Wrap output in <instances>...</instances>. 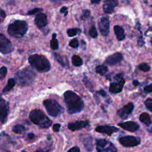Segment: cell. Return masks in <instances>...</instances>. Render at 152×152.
I'll use <instances>...</instances> for the list:
<instances>
[{
	"label": "cell",
	"mask_w": 152,
	"mask_h": 152,
	"mask_svg": "<svg viewBox=\"0 0 152 152\" xmlns=\"http://www.w3.org/2000/svg\"><path fill=\"white\" fill-rule=\"evenodd\" d=\"M138 68L139 69H140L141 71H142L144 72H147L148 71L150 70V66L145 64V63H142V64H140L138 66Z\"/></svg>",
	"instance_id": "30"
},
{
	"label": "cell",
	"mask_w": 152,
	"mask_h": 152,
	"mask_svg": "<svg viewBox=\"0 0 152 152\" xmlns=\"http://www.w3.org/2000/svg\"><path fill=\"white\" fill-rule=\"evenodd\" d=\"M12 131L18 134H23L26 131V128L21 124L16 125L12 128Z\"/></svg>",
	"instance_id": "26"
},
{
	"label": "cell",
	"mask_w": 152,
	"mask_h": 152,
	"mask_svg": "<svg viewBox=\"0 0 152 152\" xmlns=\"http://www.w3.org/2000/svg\"><path fill=\"white\" fill-rule=\"evenodd\" d=\"M52 37V39L50 40V48L53 50H57L59 48V43H58V40L56 39V33H53Z\"/></svg>",
	"instance_id": "25"
},
{
	"label": "cell",
	"mask_w": 152,
	"mask_h": 152,
	"mask_svg": "<svg viewBox=\"0 0 152 152\" xmlns=\"http://www.w3.org/2000/svg\"><path fill=\"white\" fill-rule=\"evenodd\" d=\"M90 11L88 10H84L82 14V15L81 17V18L83 20H86L90 16Z\"/></svg>",
	"instance_id": "36"
},
{
	"label": "cell",
	"mask_w": 152,
	"mask_h": 152,
	"mask_svg": "<svg viewBox=\"0 0 152 152\" xmlns=\"http://www.w3.org/2000/svg\"><path fill=\"white\" fill-rule=\"evenodd\" d=\"M29 118L33 124L43 128H49L52 124L50 119L40 109L32 110L29 113Z\"/></svg>",
	"instance_id": "4"
},
{
	"label": "cell",
	"mask_w": 152,
	"mask_h": 152,
	"mask_svg": "<svg viewBox=\"0 0 152 152\" xmlns=\"http://www.w3.org/2000/svg\"><path fill=\"white\" fill-rule=\"evenodd\" d=\"M27 30L28 25L25 21L15 20L9 24L7 31L11 36L20 38L26 34Z\"/></svg>",
	"instance_id": "5"
},
{
	"label": "cell",
	"mask_w": 152,
	"mask_h": 152,
	"mask_svg": "<svg viewBox=\"0 0 152 152\" xmlns=\"http://www.w3.org/2000/svg\"><path fill=\"white\" fill-rule=\"evenodd\" d=\"M119 142L124 147H131L139 145L141 142V140L138 137L131 135H127L120 137L119 138Z\"/></svg>",
	"instance_id": "7"
},
{
	"label": "cell",
	"mask_w": 152,
	"mask_h": 152,
	"mask_svg": "<svg viewBox=\"0 0 152 152\" xmlns=\"http://www.w3.org/2000/svg\"><path fill=\"white\" fill-rule=\"evenodd\" d=\"M144 91L146 92H152V84L145 87Z\"/></svg>",
	"instance_id": "40"
},
{
	"label": "cell",
	"mask_w": 152,
	"mask_h": 152,
	"mask_svg": "<svg viewBox=\"0 0 152 152\" xmlns=\"http://www.w3.org/2000/svg\"><path fill=\"white\" fill-rule=\"evenodd\" d=\"M151 44H152V40H151Z\"/></svg>",
	"instance_id": "50"
},
{
	"label": "cell",
	"mask_w": 152,
	"mask_h": 152,
	"mask_svg": "<svg viewBox=\"0 0 152 152\" xmlns=\"http://www.w3.org/2000/svg\"><path fill=\"white\" fill-rule=\"evenodd\" d=\"M113 30H114L115 35L116 36V38L119 41H121L125 39V31L124 28L121 26L116 25L114 26Z\"/></svg>",
	"instance_id": "22"
},
{
	"label": "cell",
	"mask_w": 152,
	"mask_h": 152,
	"mask_svg": "<svg viewBox=\"0 0 152 152\" xmlns=\"http://www.w3.org/2000/svg\"><path fill=\"white\" fill-rule=\"evenodd\" d=\"M98 26L100 31L103 36H107L109 34L110 31V21L108 17H102L99 20Z\"/></svg>",
	"instance_id": "9"
},
{
	"label": "cell",
	"mask_w": 152,
	"mask_h": 152,
	"mask_svg": "<svg viewBox=\"0 0 152 152\" xmlns=\"http://www.w3.org/2000/svg\"><path fill=\"white\" fill-rule=\"evenodd\" d=\"M53 56L55 58V59L58 62V63H59L62 66L66 68H68L69 64V61L67 59V58L65 56H63L61 55H59L58 53H55L53 54Z\"/></svg>",
	"instance_id": "21"
},
{
	"label": "cell",
	"mask_w": 152,
	"mask_h": 152,
	"mask_svg": "<svg viewBox=\"0 0 152 152\" xmlns=\"http://www.w3.org/2000/svg\"><path fill=\"white\" fill-rule=\"evenodd\" d=\"M42 11H43V9H42V8H34V9H33V10H31L28 11L27 12V15H31L35 14H36V13L40 12H41Z\"/></svg>",
	"instance_id": "34"
},
{
	"label": "cell",
	"mask_w": 152,
	"mask_h": 152,
	"mask_svg": "<svg viewBox=\"0 0 152 152\" xmlns=\"http://www.w3.org/2000/svg\"><path fill=\"white\" fill-rule=\"evenodd\" d=\"M104 152H118V151H117L116 148L115 147V146H114V147H112L111 148H110V149H109V150H106Z\"/></svg>",
	"instance_id": "42"
},
{
	"label": "cell",
	"mask_w": 152,
	"mask_h": 152,
	"mask_svg": "<svg viewBox=\"0 0 152 152\" xmlns=\"http://www.w3.org/2000/svg\"><path fill=\"white\" fill-rule=\"evenodd\" d=\"M81 29L77 27L75 28H69L67 30L66 33L68 36L69 37H74L76 36L77 34H79L81 32Z\"/></svg>",
	"instance_id": "29"
},
{
	"label": "cell",
	"mask_w": 152,
	"mask_h": 152,
	"mask_svg": "<svg viewBox=\"0 0 152 152\" xmlns=\"http://www.w3.org/2000/svg\"><path fill=\"white\" fill-rule=\"evenodd\" d=\"M138 82L137 81H136V80H134V81H133V84L135 86H137V85H138Z\"/></svg>",
	"instance_id": "47"
},
{
	"label": "cell",
	"mask_w": 152,
	"mask_h": 152,
	"mask_svg": "<svg viewBox=\"0 0 152 152\" xmlns=\"http://www.w3.org/2000/svg\"><path fill=\"white\" fill-rule=\"evenodd\" d=\"M81 140L84 145L85 148L88 151H91L93 148V138L89 135H81Z\"/></svg>",
	"instance_id": "20"
},
{
	"label": "cell",
	"mask_w": 152,
	"mask_h": 152,
	"mask_svg": "<svg viewBox=\"0 0 152 152\" xmlns=\"http://www.w3.org/2000/svg\"><path fill=\"white\" fill-rule=\"evenodd\" d=\"M69 46H71V48H78V46H79V43H78V39H76V38L72 39V40L69 42Z\"/></svg>",
	"instance_id": "32"
},
{
	"label": "cell",
	"mask_w": 152,
	"mask_h": 152,
	"mask_svg": "<svg viewBox=\"0 0 152 152\" xmlns=\"http://www.w3.org/2000/svg\"><path fill=\"white\" fill-rule=\"evenodd\" d=\"M134 106L133 103H129L127 104L124 106L122 108L119 109L117 112L118 116L122 119H126L128 118L129 115L132 113Z\"/></svg>",
	"instance_id": "10"
},
{
	"label": "cell",
	"mask_w": 152,
	"mask_h": 152,
	"mask_svg": "<svg viewBox=\"0 0 152 152\" xmlns=\"http://www.w3.org/2000/svg\"><path fill=\"white\" fill-rule=\"evenodd\" d=\"M116 81V82L110 84L109 90L112 93L116 94L121 92L125 83V80L124 78Z\"/></svg>",
	"instance_id": "13"
},
{
	"label": "cell",
	"mask_w": 152,
	"mask_h": 152,
	"mask_svg": "<svg viewBox=\"0 0 152 152\" xmlns=\"http://www.w3.org/2000/svg\"><path fill=\"white\" fill-rule=\"evenodd\" d=\"M144 104L146 108L148 110H150V112H152V99H147L144 102Z\"/></svg>",
	"instance_id": "33"
},
{
	"label": "cell",
	"mask_w": 152,
	"mask_h": 152,
	"mask_svg": "<svg viewBox=\"0 0 152 152\" xmlns=\"http://www.w3.org/2000/svg\"><path fill=\"white\" fill-rule=\"evenodd\" d=\"M107 70H108L107 67L104 65H98L96 68V72L101 75H104L107 72Z\"/></svg>",
	"instance_id": "28"
},
{
	"label": "cell",
	"mask_w": 152,
	"mask_h": 152,
	"mask_svg": "<svg viewBox=\"0 0 152 152\" xmlns=\"http://www.w3.org/2000/svg\"><path fill=\"white\" fill-rule=\"evenodd\" d=\"M15 81L14 78H10L8 80L7 85L4 87V88L2 90V93H6L10 91L15 86Z\"/></svg>",
	"instance_id": "24"
},
{
	"label": "cell",
	"mask_w": 152,
	"mask_h": 152,
	"mask_svg": "<svg viewBox=\"0 0 152 152\" xmlns=\"http://www.w3.org/2000/svg\"><path fill=\"white\" fill-rule=\"evenodd\" d=\"M43 105L49 115L55 117L64 112V109L53 99H47L43 101Z\"/></svg>",
	"instance_id": "6"
},
{
	"label": "cell",
	"mask_w": 152,
	"mask_h": 152,
	"mask_svg": "<svg viewBox=\"0 0 152 152\" xmlns=\"http://www.w3.org/2000/svg\"><path fill=\"white\" fill-rule=\"evenodd\" d=\"M96 150L97 152H104L114 146L111 142L106 139H97L96 141Z\"/></svg>",
	"instance_id": "12"
},
{
	"label": "cell",
	"mask_w": 152,
	"mask_h": 152,
	"mask_svg": "<svg viewBox=\"0 0 152 152\" xmlns=\"http://www.w3.org/2000/svg\"><path fill=\"white\" fill-rule=\"evenodd\" d=\"M89 34L91 37H93V38H96L97 37V30H96V28L95 26H92L90 30H89Z\"/></svg>",
	"instance_id": "31"
},
{
	"label": "cell",
	"mask_w": 152,
	"mask_h": 152,
	"mask_svg": "<svg viewBox=\"0 0 152 152\" xmlns=\"http://www.w3.org/2000/svg\"><path fill=\"white\" fill-rule=\"evenodd\" d=\"M28 61L31 66L39 72H46L50 69L49 61L43 55H31L28 57Z\"/></svg>",
	"instance_id": "2"
},
{
	"label": "cell",
	"mask_w": 152,
	"mask_h": 152,
	"mask_svg": "<svg viewBox=\"0 0 152 152\" xmlns=\"http://www.w3.org/2000/svg\"><path fill=\"white\" fill-rule=\"evenodd\" d=\"M34 23L37 27L39 28L45 27L48 23L46 15L43 13L38 14L35 17Z\"/></svg>",
	"instance_id": "19"
},
{
	"label": "cell",
	"mask_w": 152,
	"mask_h": 152,
	"mask_svg": "<svg viewBox=\"0 0 152 152\" xmlns=\"http://www.w3.org/2000/svg\"><path fill=\"white\" fill-rule=\"evenodd\" d=\"M67 152H80V149L78 147L75 146L69 148Z\"/></svg>",
	"instance_id": "37"
},
{
	"label": "cell",
	"mask_w": 152,
	"mask_h": 152,
	"mask_svg": "<svg viewBox=\"0 0 152 152\" xmlns=\"http://www.w3.org/2000/svg\"><path fill=\"white\" fill-rule=\"evenodd\" d=\"M7 73V68L5 66H2L0 69V78L3 79L5 77Z\"/></svg>",
	"instance_id": "35"
},
{
	"label": "cell",
	"mask_w": 152,
	"mask_h": 152,
	"mask_svg": "<svg viewBox=\"0 0 152 152\" xmlns=\"http://www.w3.org/2000/svg\"><path fill=\"white\" fill-rule=\"evenodd\" d=\"M123 59V56L121 53L117 52L109 56L105 60L104 64L108 65H113L119 63Z\"/></svg>",
	"instance_id": "15"
},
{
	"label": "cell",
	"mask_w": 152,
	"mask_h": 152,
	"mask_svg": "<svg viewBox=\"0 0 152 152\" xmlns=\"http://www.w3.org/2000/svg\"><path fill=\"white\" fill-rule=\"evenodd\" d=\"M52 1H69V0H51Z\"/></svg>",
	"instance_id": "48"
},
{
	"label": "cell",
	"mask_w": 152,
	"mask_h": 152,
	"mask_svg": "<svg viewBox=\"0 0 152 152\" xmlns=\"http://www.w3.org/2000/svg\"><path fill=\"white\" fill-rule=\"evenodd\" d=\"M61 128V124H55L53 125V129L55 132H58Z\"/></svg>",
	"instance_id": "38"
},
{
	"label": "cell",
	"mask_w": 152,
	"mask_h": 152,
	"mask_svg": "<svg viewBox=\"0 0 152 152\" xmlns=\"http://www.w3.org/2000/svg\"><path fill=\"white\" fill-rule=\"evenodd\" d=\"M49 150L48 149H43V148H39L36 150L34 152H48Z\"/></svg>",
	"instance_id": "44"
},
{
	"label": "cell",
	"mask_w": 152,
	"mask_h": 152,
	"mask_svg": "<svg viewBox=\"0 0 152 152\" xmlns=\"http://www.w3.org/2000/svg\"><path fill=\"white\" fill-rule=\"evenodd\" d=\"M90 1H91V2L92 4H99L101 0H90Z\"/></svg>",
	"instance_id": "45"
},
{
	"label": "cell",
	"mask_w": 152,
	"mask_h": 152,
	"mask_svg": "<svg viewBox=\"0 0 152 152\" xmlns=\"http://www.w3.org/2000/svg\"><path fill=\"white\" fill-rule=\"evenodd\" d=\"M36 74L30 67H26L16 72L15 80L20 86H27L32 84Z\"/></svg>",
	"instance_id": "3"
},
{
	"label": "cell",
	"mask_w": 152,
	"mask_h": 152,
	"mask_svg": "<svg viewBox=\"0 0 152 152\" xmlns=\"http://www.w3.org/2000/svg\"><path fill=\"white\" fill-rule=\"evenodd\" d=\"M9 112L8 103L5 101L2 98L0 100V117L2 124H4L7 122Z\"/></svg>",
	"instance_id": "11"
},
{
	"label": "cell",
	"mask_w": 152,
	"mask_h": 152,
	"mask_svg": "<svg viewBox=\"0 0 152 152\" xmlns=\"http://www.w3.org/2000/svg\"><path fill=\"white\" fill-rule=\"evenodd\" d=\"M14 50V46L2 33L0 34V51L2 54H8Z\"/></svg>",
	"instance_id": "8"
},
{
	"label": "cell",
	"mask_w": 152,
	"mask_h": 152,
	"mask_svg": "<svg viewBox=\"0 0 152 152\" xmlns=\"http://www.w3.org/2000/svg\"><path fill=\"white\" fill-rule=\"evenodd\" d=\"M30 1H36V0H30Z\"/></svg>",
	"instance_id": "49"
},
{
	"label": "cell",
	"mask_w": 152,
	"mask_h": 152,
	"mask_svg": "<svg viewBox=\"0 0 152 152\" xmlns=\"http://www.w3.org/2000/svg\"><path fill=\"white\" fill-rule=\"evenodd\" d=\"M89 125L88 121H77L74 122L69 123L68 125V128L70 130L74 131L77 130H80Z\"/></svg>",
	"instance_id": "18"
},
{
	"label": "cell",
	"mask_w": 152,
	"mask_h": 152,
	"mask_svg": "<svg viewBox=\"0 0 152 152\" xmlns=\"http://www.w3.org/2000/svg\"><path fill=\"white\" fill-rule=\"evenodd\" d=\"M60 12L64 14V16H66L68 14V8L66 7H62L61 10Z\"/></svg>",
	"instance_id": "39"
},
{
	"label": "cell",
	"mask_w": 152,
	"mask_h": 152,
	"mask_svg": "<svg viewBox=\"0 0 152 152\" xmlns=\"http://www.w3.org/2000/svg\"><path fill=\"white\" fill-rule=\"evenodd\" d=\"M118 5V0H104L103 5V10L104 12L111 14L114 11L115 8Z\"/></svg>",
	"instance_id": "17"
},
{
	"label": "cell",
	"mask_w": 152,
	"mask_h": 152,
	"mask_svg": "<svg viewBox=\"0 0 152 152\" xmlns=\"http://www.w3.org/2000/svg\"><path fill=\"white\" fill-rule=\"evenodd\" d=\"M118 125L124 129L129 132L136 131L139 129L140 127L139 125L134 121H127L125 122L119 123Z\"/></svg>",
	"instance_id": "16"
},
{
	"label": "cell",
	"mask_w": 152,
	"mask_h": 152,
	"mask_svg": "<svg viewBox=\"0 0 152 152\" xmlns=\"http://www.w3.org/2000/svg\"><path fill=\"white\" fill-rule=\"evenodd\" d=\"M64 100L68 113L71 114L80 112L84 107L82 99L71 90H67L64 94Z\"/></svg>",
	"instance_id": "1"
},
{
	"label": "cell",
	"mask_w": 152,
	"mask_h": 152,
	"mask_svg": "<svg viewBox=\"0 0 152 152\" xmlns=\"http://www.w3.org/2000/svg\"><path fill=\"white\" fill-rule=\"evenodd\" d=\"M97 93L99 94L100 95H101L103 97L106 96V93L103 90H100L97 91Z\"/></svg>",
	"instance_id": "41"
},
{
	"label": "cell",
	"mask_w": 152,
	"mask_h": 152,
	"mask_svg": "<svg viewBox=\"0 0 152 152\" xmlns=\"http://www.w3.org/2000/svg\"><path fill=\"white\" fill-rule=\"evenodd\" d=\"M140 121L146 125L148 126H150L152 125V121L148 113L144 112L141 113L140 116Z\"/></svg>",
	"instance_id": "23"
},
{
	"label": "cell",
	"mask_w": 152,
	"mask_h": 152,
	"mask_svg": "<svg viewBox=\"0 0 152 152\" xmlns=\"http://www.w3.org/2000/svg\"><path fill=\"white\" fill-rule=\"evenodd\" d=\"M72 63L75 66H80L83 65V59L78 55H74L72 57Z\"/></svg>",
	"instance_id": "27"
},
{
	"label": "cell",
	"mask_w": 152,
	"mask_h": 152,
	"mask_svg": "<svg viewBox=\"0 0 152 152\" xmlns=\"http://www.w3.org/2000/svg\"><path fill=\"white\" fill-rule=\"evenodd\" d=\"M27 135H28V137L29 139H33L34 137V135L33 133H29V134H28Z\"/></svg>",
	"instance_id": "46"
},
{
	"label": "cell",
	"mask_w": 152,
	"mask_h": 152,
	"mask_svg": "<svg viewBox=\"0 0 152 152\" xmlns=\"http://www.w3.org/2000/svg\"><path fill=\"white\" fill-rule=\"evenodd\" d=\"M0 15H1V18H4L5 17H6V14H5V11L1 9V12H0Z\"/></svg>",
	"instance_id": "43"
},
{
	"label": "cell",
	"mask_w": 152,
	"mask_h": 152,
	"mask_svg": "<svg viewBox=\"0 0 152 152\" xmlns=\"http://www.w3.org/2000/svg\"><path fill=\"white\" fill-rule=\"evenodd\" d=\"M95 131L96 132H98L100 133H104L107 134V135L110 136L113 133L118 132L119 131V128L114 126L104 125L97 126L95 128Z\"/></svg>",
	"instance_id": "14"
}]
</instances>
